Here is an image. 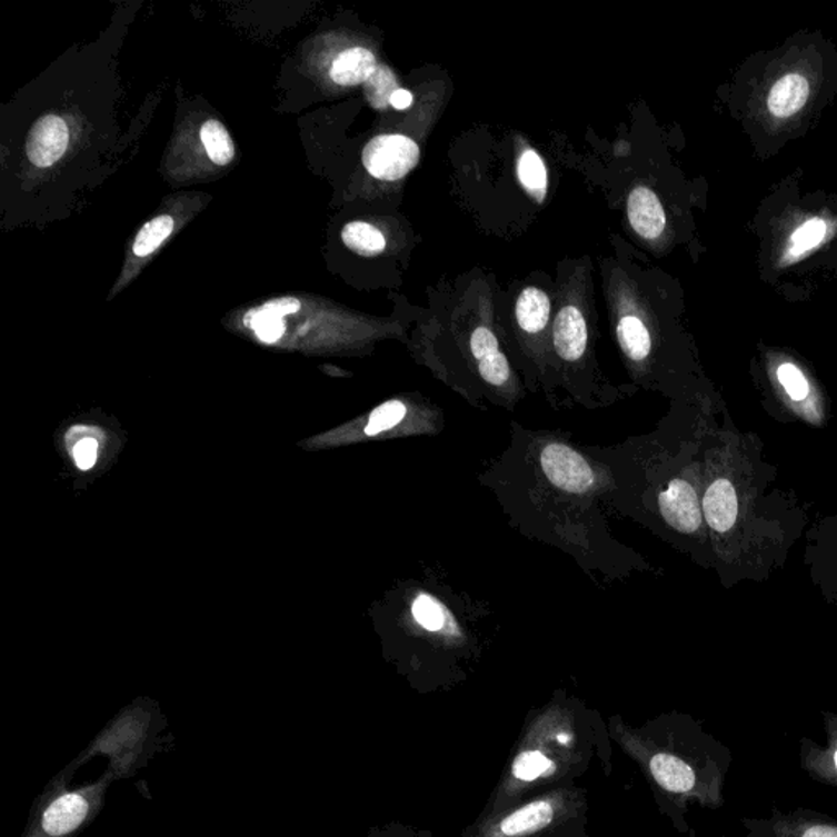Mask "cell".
<instances>
[{
  "label": "cell",
  "instance_id": "d6986e66",
  "mask_svg": "<svg viewBox=\"0 0 837 837\" xmlns=\"http://www.w3.org/2000/svg\"><path fill=\"white\" fill-rule=\"evenodd\" d=\"M200 138L201 142H203L208 158H210L215 165H231L236 155L235 142H232L228 130H226V127L221 121H205V123L201 124Z\"/></svg>",
  "mask_w": 837,
  "mask_h": 837
},
{
  "label": "cell",
  "instance_id": "cb8c5ba5",
  "mask_svg": "<svg viewBox=\"0 0 837 837\" xmlns=\"http://www.w3.org/2000/svg\"><path fill=\"white\" fill-rule=\"evenodd\" d=\"M74 460L78 464L79 470H90L96 465L97 460V442L90 437L82 439L74 447Z\"/></svg>",
  "mask_w": 837,
  "mask_h": 837
},
{
  "label": "cell",
  "instance_id": "9a60e30c",
  "mask_svg": "<svg viewBox=\"0 0 837 837\" xmlns=\"http://www.w3.org/2000/svg\"><path fill=\"white\" fill-rule=\"evenodd\" d=\"M617 339L625 359L640 370L651 357L652 339L638 316H624L617 325Z\"/></svg>",
  "mask_w": 837,
  "mask_h": 837
},
{
  "label": "cell",
  "instance_id": "6da1fadb",
  "mask_svg": "<svg viewBox=\"0 0 837 837\" xmlns=\"http://www.w3.org/2000/svg\"><path fill=\"white\" fill-rule=\"evenodd\" d=\"M512 426L509 448L479 478L512 526L561 548L586 571L624 578L634 554L610 537L607 510L617 509L618 481L609 465L568 437Z\"/></svg>",
  "mask_w": 837,
  "mask_h": 837
},
{
  "label": "cell",
  "instance_id": "e0dca14e",
  "mask_svg": "<svg viewBox=\"0 0 837 837\" xmlns=\"http://www.w3.org/2000/svg\"><path fill=\"white\" fill-rule=\"evenodd\" d=\"M774 833L776 837H837V823L794 813L774 823Z\"/></svg>",
  "mask_w": 837,
  "mask_h": 837
},
{
  "label": "cell",
  "instance_id": "ffe728a7",
  "mask_svg": "<svg viewBox=\"0 0 837 837\" xmlns=\"http://www.w3.org/2000/svg\"><path fill=\"white\" fill-rule=\"evenodd\" d=\"M517 173H519L520 183L524 189L531 193L538 201L544 200L547 196L548 176L547 168H545L544 161H541L540 155L534 149H527L520 156L519 165H517Z\"/></svg>",
  "mask_w": 837,
  "mask_h": 837
},
{
  "label": "cell",
  "instance_id": "8fae6325",
  "mask_svg": "<svg viewBox=\"0 0 837 837\" xmlns=\"http://www.w3.org/2000/svg\"><path fill=\"white\" fill-rule=\"evenodd\" d=\"M89 808V801L81 794L61 795L44 811L41 828L53 837L69 835L84 823Z\"/></svg>",
  "mask_w": 837,
  "mask_h": 837
},
{
  "label": "cell",
  "instance_id": "5bb4252c",
  "mask_svg": "<svg viewBox=\"0 0 837 837\" xmlns=\"http://www.w3.org/2000/svg\"><path fill=\"white\" fill-rule=\"evenodd\" d=\"M409 615L419 630L429 634H442L446 628L460 627L446 604L430 592H418L412 597L409 602Z\"/></svg>",
  "mask_w": 837,
  "mask_h": 837
},
{
  "label": "cell",
  "instance_id": "44dd1931",
  "mask_svg": "<svg viewBox=\"0 0 837 837\" xmlns=\"http://www.w3.org/2000/svg\"><path fill=\"white\" fill-rule=\"evenodd\" d=\"M173 220L168 215L155 218L140 229L134 239L133 252L138 257H148L161 248L162 242L172 235Z\"/></svg>",
  "mask_w": 837,
  "mask_h": 837
},
{
  "label": "cell",
  "instance_id": "603a6c76",
  "mask_svg": "<svg viewBox=\"0 0 837 837\" xmlns=\"http://www.w3.org/2000/svg\"><path fill=\"white\" fill-rule=\"evenodd\" d=\"M777 378H779L785 392L794 401H805L808 398L809 385L807 378L801 373L800 368L795 367L794 363H781L777 368Z\"/></svg>",
  "mask_w": 837,
  "mask_h": 837
},
{
  "label": "cell",
  "instance_id": "ba28073f",
  "mask_svg": "<svg viewBox=\"0 0 837 837\" xmlns=\"http://www.w3.org/2000/svg\"><path fill=\"white\" fill-rule=\"evenodd\" d=\"M628 220L631 228L645 239H656L666 228V215L659 198L646 187H637L628 197Z\"/></svg>",
  "mask_w": 837,
  "mask_h": 837
},
{
  "label": "cell",
  "instance_id": "8992f818",
  "mask_svg": "<svg viewBox=\"0 0 837 837\" xmlns=\"http://www.w3.org/2000/svg\"><path fill=\"white\" fill-rule=\"evenodd\" d=\"M826 743L804 741L801 745V767L821 784L837 787V717L826 715Z\"/></svg>",
  "mask_w": 837,
  "mask_h": 837
},
{
  "label": "cell",
  "instance_id": "3957f363",
  "mask_svg": "<svg viewBox=\"0 0 837 837\" xmlns=\"http://www.w3.org/2000/svg\"><path fill=\"white\" fill-rule=\"evenodd\" d=\"M559 729L554 739H547L545 745L534 741L531 746H522L516 759H514L512 766L509 769V779L507 785L510 788H524L529 785L537 784V781L548 779V777L555 776L558 773L559 766L562 760H566V751L572 748L575 745L559 746L555 749V746L562 745V743L572 741L571 729H565L561 738L557 741Z\"/></svg>",
  "mask_w": 837,
  "mask_h": 837
},
{
  "label": "cell",
  "instance_id": "ac0fdd59",
  "mask_svg": "<svg viewBox=\"0 0 837 837\" xmlns=\"http://www.w3.org/2000/svg\"><path fill=\"white\" fill-rule=\"evenodd\" d=\"M342 241L350 251L360 256H377L387 248V239L380 229L363 221H353L342 229Z\"/></svg>",
  "mask_w": 837,
  "mask_h": 837
},
{
  "label": "cell",
  "instance_id": "7402d4cb",
  "mask_svg": "<svg viewBox=\"0 0 837 837\" xmlns=\"http://www.w3.org/2000/svg\"><path fill=\"white\" fill-rule=\"evenodd\" d=\"M826 231H828V226H826L825 221L819 220V218H813V220L801 225L794 232V236H791L790 252L794 256H800V253L816 248L825 239Z\"/></svg>",
  "mask_w": 837,
  "mask_h": 837
},
{
  "label": "cell",
  "instance_id": "277c9868",
  "mask_svg": "<svg viewBox=\"0 0 837 837\" xmlns=\"http://www.w3.org/2000/svg\"><path fill=\"white\" fill-rule=\"evenodd\" d=\"M656 509L669 529L682 535H694L701 530L704 509L692 482L684 478H672L656 496Z\"/></svg>",
  "mask_w": 837,
  "mask_h": 837
},
{
  "label": "cell",
  "instance_id": "30bf717a",
  "mask_svg": "<svg viewBox=\"0 0 837 837\" xmlns=\"http://www.w3.org/2000/svg\"><path fill=\"white\" fill-rule=\"evenodd\" d=\"M557 809L555 798H540V800L531 801L504 816L499 823V833L506 837H522L541 831L554 821Z\"/></svg>",
  "mask_w": 837,
  "mask_h": 837
},
{
  "label": "cell",
  "instance_id": "4fadbf2b",
  "mask_svg": "<svg viewBox=\"0 0 837 837\" xmlns=\"http://www.w3.org/2000/svg\"><path fill=\"white\" fill-rule=\"evenodd\" d=\"M808 99V79L797 72H791L780 78L770 89L767 107L776 118H790L804 109Z\"/></svg>",
  "mask_w": 837,
  "mask_h": 837
},
{
  "label": "cell",
  "instance_id": "9c48e42d",
  "mask_svg": "<svg viewBox=\"0 0 837 837\" xmlns=\"http://www.w3.org/2000/svg\"><path fill=\"white\" fill-rule=\"evenodd\" d=\"M301 303L297 298H279L262 307L252 309L246 316V325L263 343H276L285 335V316L300 311Z\"/></svg>",
  "mask_w": 837,
  "mask_h": 837
},
{
  "label": "cell",
  "instance_id": "d4e9b609",
  "mask_svg": "<svg viewBox=\"0 0 837 837\" xmlns=\"http://www.w3.org/2000/svg\"><path fill=\"white\" fill-rule=\"evenodd\" d=\"M412 102H415V97H412V93L408 92V90L398 89L395 90V92H391L390 106L392 109L406 110L412 106Z\"/></svg>",
  "mask_w": 837,
  "mask_h": 837
},
{
  "label": "cell",
  "instance_id": "52a82bcc",
  "mask_svg": "<svg viewBox=\"0 0 837 837\" xmlns=\"http://www.w3.org/2000/svg\"><path fill=\"white\" fill-rule=\"evenodd\" d=\"M704 517L708 527L717 534H726L733 529L738 517V496L735 486L725 478L715 479L705 491L701 501Z\"/></svg>",
  "mask_w": 837,
  "mask_h": 837
},
{
  "label": "cell",
  "instance_id": "7a4b0ae2",
  "mask_svg": "<svg viewBox=\"0 0 837 837\" xmlns=\"http://www.w3.org/2000/svg\"><path fill=\"white\" fill-rule=\"evenodd\" d=\"M363 166L370 176L383 182H396L418 166V142L405 134H380L363 149Z\"/></svg>",
  "mask_w": 837,
  "mask_h": 837
},
{
  "label": "cell",
  "instance_id": "5b68a950",
  "mask_svg": "<svg viewBox=\"0 0 837 837\" xmlns=\"http://www.w3.org/2000/svg\"><path fill=\"white\" fill-rule=\"evenodd\" d=\"M69 145V128L58 114H44L31 127L27 137V158L37 168H50L64 155Z\"/></svg>",
  "mask_w": 837,
  "mask_h": 837
},
{
  "label": "cell",
  "instance_id": "7c38bea8",
  "mask_svg": "<svg viewBox=\"0 0 837 837\" xmlns=\"http://www.w3.org/2000/svg\"><path fill=\"white\" fill-rule=\"evenodd\" d=\"M551 301L547 291L529 287L519 295L516 303V319L520 331L526 336L538 337L547 331L550 322Z\"/></svg>",
  "mask_w": 837,
  "mask_h": 837
},
{
  "label": "cell",
  "instance_id": "2e32d148",
  "mask_svg": "<svg viewBox=\"0 0 837 837\" xmlns=\"http://www.w3.org/2000/svg\"><path fill=\"white\" fill-rule=\"evenodd\" d=\"M377 71V58L367 48H350L332 62L331 78L339 86H359Z\"/></svg>",
  "mask_w": 837,
  "mask_h": 837
}]
</instances>
